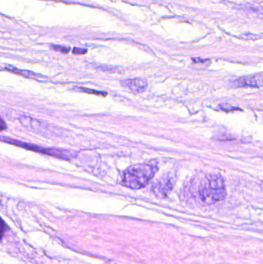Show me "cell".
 Returning <instances> with one entry per match:
<instances>
[{"label":"cell","mask_w":263,"mask_h":264,"mask_svg":"<svg viewBox=\"0 0 263 264\" xmlns=\"http://www.w3.org/2000/svg\"><path fill=\"white\" fill-rule=\"evenodd\" d=\"M154 164L145 163L128 168L122 176V183L132 190H140L148 185L157 172Z\"/></svg>","instance_id":"1"},{"label":"cell","mask_w":263,"mask_h":264,"mask_svg":"<svg viewBox=\"0 0 263 264\" xmlns=\"http://www.w3.org/2000/svg\"><path fill=\"white\" fill-rule=\"evenodd\" d=\"M207 180V185L203 187L199 191L201 200L207 204L223 200L226 198V190L222 177L218 175H211Z\"/></svg>","instance_id":"2"},{"label":"cell","mask_w":263,"mask_h":264,"mask_svg":"<svg viewBox=\"0 0 263 264\" xmlns=\"http://www.w3.org/2000/svg\"><path fill=\"white\" fill-rule=\"evenodd\" d=\"M123 86L128 87V89L134 93H141L145 91L148 87V82L142 78H134V79L125 80L122 82Z\"/></svg>","instance_id":"3"},{"label":"cell","mask_w":263,"mask_h":264,"mask_svg":"<svg viewBox=\"0 0 263 264\" xmlns=\"http://www.w3.org/2000/svg\"><path fill=\"white\" fill-rule=\"evenodd\" d=\"M235 84L236 87H258V83L255 78H241L236 80Z\"/></svg>","instance_id":"4"},{"label":"cell","mask_w":263,"mask_h":264,"mask_svg":"<svg viewBox=\"0 0 263 264\" xmlns=\"http://www.w3.org/2000/svg\"><path fill=\"white\" fill-rule=\"evenodd\" d=\"M6 68L10 71L13 72V73H18V74L23 75V76L26 77V78H36L38 75L36 73H33V72L28 71V70H18L16 67H13V66L6 65Z\"/></svg>","instance_id":"5"},{"label":"cell","mask_w":263,"mask_h":264,"mask_svg":"<svg viewBox=\"0 0 263 264\" xmlns=\"http://www.w3.org/2000/svg\"><path fill=\"white\" fill-rule=\"evenodd\" d=\"M52 48L56 51L62 52V53H68L70 49L69 47H64V46H52Z\"/></svg>","instance_id":"6"},{"label":"cell","mask_w":263,"mask_h":264,"mask_svg":"<svg viewBox=\"0 0 263 264\" xmlns=\"http://www.w3.org/2000/svg\"><path fill=\"white\" fill-rule=\"evenodd\" d=\"M79 90H82V91L87 92V93H97V95H106V93H104V92L97 91V90H89V89L87 88H83V87H79Z\"/></svg>","instance_id":"7"},{"label":"cell","mask_w":263,"mask_h":264,"mask_svg":"<svg viewBox=\"0 0 263 264\" xmlns=\"http://www.w3.org/2000/svg\"><path fill=\"white\" fill-rule=\"evenodd\" d=\"M87 52V50L85 49L74 48L73 50V53L76 55L85 54Z\"/></svg>","instance_id":"8"},{"label":"cell","mask_w":263,"mask_h":264,"mask_svg":"<svg viewBox=\"0 0 263 264\" xmlns=\"http://www.w3.org/2000/svg\"><path fill=\"white\" fill-rule=\"evenodd\" d=\"M6 127H7V126H6V124H4V120L1 119V130H4Z\"/></svg>","instance_id":"9"},{"label":"cell","mask_w":263,"mask_h":264,"mask_svg":"<svg viewBox=\"0 0 263 264\" xmlns=\"http://www.w3.org/2000/svg\"><path fill=\"white\" fill-rule=\"evenodd\" d=\"M261 188H263V182H262V183H261Z\"/></svg>","instance_id":"10"}]
</instances>
